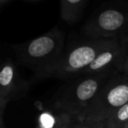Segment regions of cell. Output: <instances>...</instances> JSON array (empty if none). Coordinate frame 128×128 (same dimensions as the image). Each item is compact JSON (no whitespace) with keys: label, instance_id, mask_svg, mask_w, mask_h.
<instances>
[{"label":"cell","instance_id":"ba28073f","mask_svg":"<svg viewBox=\"0 0 128 128\" xmlns=\"http://www.w3.org/2000/svg\"><path fill=\"white\" fill-rule=\"evenodd\" d=\"M88 3V0H62L60 2V18L68 25L73 26L82 17Z\"/></svg>","mask_w":128,"mask_h":128},{"label":"cell","instance_id":"8992f818","mask_svg":"<svg viewBox=\"0 0 128 128\" xmlns=\"http://www.w3.org/2000/svg\"><path fill=\"white\" fill-rule=\"evenodd\" d=\"M30 86L31 82L20 75L12 60L8 59L3 62L0 71V117H3L10 102L27 96Z\"/></svg>","mask_w":128,"mask_h":128},{"label":"cell","instance_id":"5bb4252c","mask_svg":"<svg viewBox=\"0 0 128 128\" xmlns=\"http://www.w3.org/2000/svg\"><path fill=\"white\" fill-rule=\"evenodd\" d=\"M0 128H6L4 124V118L3 117H0Z\"/></svg>","mask_w":128,"mask_h":128},{"label":"cell","instance_id":"6da1fadb","mask_svg":"<svg viewBox=\"0 0 128 128\" xmlns=\"http://www.w3.org/2000/svg\"><path fill=\"white\" fill-rule=\"evenodd\" d=\"M65 34L57 28L23 44L12 46L20 64L30 68L32 82L52 77L64 53Z\"/></svg>","mask_w":128,"mask_h":128},{"label":"cell","instance_id":"7c38bea8","mask_svg":"<svg viewBox=\"0 0 128 128\" xmlns=\"http://www.w3.org/2000/svg\"><path fill=\"white\" fill-rule=\"evenodd\" d=\"M75 121L76 120L74 119V120L70 121V122L67 123V124H63V126H60V127H58V128H74V124H75Z\"/></svg>","mask_w":128,"mask_h":128},{"label":"cell","instance_id":"52a82bcc","mask_svg":"<svg viewBox=\"0 0 128 128\" xmlns=\"http://www.w3.org/2000/svg\"><path fill=\"white\" fill-rule=\"evenodd\" d=\"M127 45L121 40H114L98 55L94 62L81 75L94 76L112 74L118 71L123 59L127 54Z\"/></svg>","mask_w":128,"mask_h":128},{"label":"cell","instance_id":"9a60e30c","mask_svg":"<svg viewBox=\"0 0 128 128\" xmlns=\"http://www.w3.org/2000/svg\"><path fill=\"white\" fill-rule=\"evenodd\" d=\"M121 40H122L124 43H126V45H128V35H127V36H126L124 38H123V39Z\"/></svg>","mask_w":128,"mask_h":128},{"label":"cell","instance_id":"e0dca14e","mask_svg":"<svg viewBox=\"0 0 128 128\" xmlns=\"http://www.w3.org/2000/svg\"><path fill=\"white\" fill-rule=\"evenodd\" d=\"M126 76H127V77H128V75H126Z\"/></svg>","mask_w":128,"mask_h":128},{"label":"cell","instance_id":"2e32d148","mask_svg":"<svg viewBox=\"0 0 128 128\" xmlns=\"http://www.w3.org/2000/svg\"><path fill=\"white\" fill-rule=\"evenodd\" d=\"M124 128H128V124H127V126H126V127H124Z\"/></svg>","mask_w":128,"mask_h":128},{"label":"cell","instance_id":"8fae6325","mask_svg":"<svg viewBox=\"0 0 128 128\" xmlns=\"http://www.w3.org/2000/svg\"><path fill=\"white\" fill-rule=\"evenodd\" d=\"M118 72H121L124 75H128V54H126L124 58L123 59L118 68Z\"/></svg>","mask_w":128,"mask_h":128},{"label":"cell","instance_id":"4fadbf2b","mask_svg":"<svg viewBox=\"0 0 128 128\" xmlns=\"http://www.w3.org/2000/svg\"><path fill=\"white\" fill-rule=\"evenodd\" d=\"M11 2H12L11 0H1V1H0V6H2V7H4V6L10 4Z\"/></svg>","mask_w":128,"mask_h":128},{"label":"cell","instance_id":"277c9868","mask_svg":"<svg viewBox=\"0 0 128 128\" xmlns=\"http://www.w3.org/2000/svg\"><path fill=\"white\" fill-rule=\"evenodd\" d=\"M128 103V77L114 74L100 89L79 121L105 122L121 106Z\"/></svg>","mask_w":128,"mask_h":128},{"label":"cell","instance_id":"5b68a950","mask_svg":"<svg viewBox=\"0 0 128 128\" xmlns=\"http://www.w3.org/2000/svg\"><path fill=\"white\" fill-rule=\"evenodd\" d=\"M114 40H90L76 46L64 54L53 72L52 77L65 78L81 75L94 62L98 55Z\"/></svg>","mask_w":128,"mask_h":128},{"label":"cell","instance_id":"30bf717a","mask_svg":"<svg viewBox=\"0 0 128 128\" xmlns=\"http://www.w3.org/2000/svg\"><path fill=\"white\" fill-rule=\"evenodd\" d=\"M74 128H106L105 122H84L76 120Z\"/></svg>","mask_w":128,"mask_h":128},{"label":"cell","instance_id":"3957f363","mask_svg":"<svg viewBox=\"0 0 128 128\" xmlns=\"http://www.w3.org/2000/svg\"><path fill=\"white\" fill-rule=\"evenodd\" d=\"M91 40H122L128 35V3L100 6L82 27Z\"/></svg>","mask_w":128,"mask_h":128},{"label":"cell","instance_id":"7a4b0ae2","mask_svg":"<svg viewBox=\"0 0 128 128\" xmlns=\"http://www.w3.org/2000/svg\"><path fill=\"white\" fill-rule=\"evenodd\" d=\"M112 74L87 76L59 90L53 100V108L79 120L90 104Z\"/></svg>","mask_w":128,"mask_h":128},{"label":"cell","instance_id":"9c48e42d","mask_svg":"<svg viewBox=\"0 0 128 128\" xmlns=\"http://www.w3.org/2000/svg\"><path fill=\"white\" fill-rule=\"evenodd\" d=\"M128 124V103L116 110L105 121L106 128H124Z\"/></svg>","mask_w":128,"mask_h":128}]
</instances>
